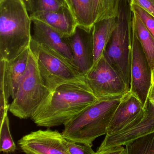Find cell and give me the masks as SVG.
Returning a JSON list of instances; mask_svg holds the SVG:
<instances>
[{
    "mask_svg": "<svg viewBox=\"0 0 154 154\" xmlns=\"http://www.w3.org/2000/svg\"><path fill=\"white\" fill-rule=\"evenodd\" d=\"M120 0H93L94 23L103 20L117 18Z\"/></svg>",
    "mask_w": 154,
    "mask_h": 154,
    "instance_id": "20",
    "label": "cell"
},
{
    "mask_svg": "<svg viewBox=\"0 0 154 154\" xmlns=\"http://www.w3.org/2000/svg\"><path fill=\"white\" fill-rule=\"evenodd\" d=\"M0 123L2 122L9 110V99L11 96L10 85L8 77V61L0 59Z\"/></svg>",
    "mask_w": 154,
    "mask_h": 154,
    "instance_id": "19",
    "label": "cell"
},
{
    "mask_svg": "<svg viewBox=\"0 0 154 154\" xmlns=\"http://www.w3.org/2000/svg\"><path fill=\"white\" fill-rule=\"evenodd\" d=\"M63 8H69L65 0H34L33 12L55 11Z\"/></svg>",
    "mask_w": 154,
    "mask_h": 154,
    "instance_id": "23",
    "label": "cell"
},
{
    "mask_svg": "<svg viewBox=\"0 0 154 154\" xmlns=\"http://www.w3.org/2000/svg\"><path fill=\"white\" fill-rule=\"evenodd\" d=\"M33 24L32 38L36 42L57 53L72 63L73 54L67 37L65 36L46 24L37 20Z\"/></svg>",
    "mask_w": 154,
    "mask_h": 154,
    "instance_id": "12",
    "label": "cell"
},
{
    "mask_svg": "<svg viewBox=\"0 0 154 154\" xmlns=\"http://www.w3.org/2000/svg\"><path fill=\"white\" fill-rule=\"evenodd\" d=\"M144 109V106L138 98L131 92H128L122 97L112 115L106 134L111 135L120 131L134 120Z\"/></svg>",
    "mask_w": 154,
    "mask_h": 154,
    "instance_id": "13",
    "label": "cell"
},
{
    "mask_svg": "<svg viewBox=\"0 0 154 154\" xmlns=\"http://www.w3.org/2000/svg\"><path fill=\"white\" fill-rule=\"evenodd\" d=\"M128 3H129L130 5L131 6L132 3H133V0H128Z\"/></svg>",
    "mask_w": 154,
    "mask_h": 154,
    "instance_id": "31",
    "label": "cell"
},
{
    "mask_svg": "<svg viewBox=\"0 0 154 154\" xmlns=\"http://www.w3.org/2000/svg\"><path fill=\"white\" fill-rule=\"evenodd\" d=\"M132 15L128 0H120L117 25L103 54L129 90L131 83Z\"/></svg>",
    "mask_w": 154,
    "mask_h": 154,
    "instance_id": "4",
    "label": "cell"
},
{
    "mask_svg": "<svg viewBox=\"0 0 154 154\" xmlns=\"http://www.w3.org/2000/svg\"><path fill=\"white\" fill-rule=\"evenodd\" d=\"M29 48L36 58L40 75L49 92L62 84L85 81L71 62L32 38Z\"/></svg>",
    "mask_w": 154,
    "mask_h": 154,
    "instance_id": "6",
    "label": "cell"
},
{
    "mask_svg": "<svg viewBox=\"0 0 154 154\" xmlns=\"http://www.w3.org/2000/svg\"><path fill=\"white\" fill-rule=\"evenodd\" d=\"M152 83H154V68L152 70Z\"/></svg>",
    "mask_w": 154,
    "mask_h": 154,
    "instance_id": "30",
    "label": "cell"
},
{
    "mask_svg": "<svg viewBox=\"0 0 154 154\" xmlns=\"http://www.w3.org/2000/svg\"><path fill=\"white\" fill-rule=\"evenodd\" d=\"M148 97L154 99V83L151 84V87L149 90V94Z\"/></svg>",
    "mask_w": 154,
    "mask_h": 154,
    "instance_id": "29",
    "label": "cell"
},
{
    "mask_svg": "<svg viewBox=\"0 0 154 154\" xmlns=\"http://www.w3.org/2000/svg\"><path fill=\"white\" fill-rule=\"evenodd\" d=\"M132 26L152 70L154 68V37L139 18L134 13L132 15Z\"/></svg>",
    "mask_w": 154,
    "mask_h": 154,
    "instance_id": "18",
    "label": "cell"
},
{
    "mask_svg": "<svg viewBox=\"0 0 154 154\" xmlns=\"http://www.w3.org/2000/svg\"><path fill=\"white\" fill-rule=\"evenodd\" d=\"M101 154H126V149L123 146H116L103 150Z\"/></svg>",
    "mask_w": 154,
    "mask_h": 154,
    "instance_id": "27",
    "label": "cell"
},
{
    "mask_svg": "<svg viewBox=\"0 0 154 154\" xmlns=\"http://www.w3.org/2000/svg\"><path fill=\"white\" fill-rule=\"evenodd\" d=\"M117 22V17L111 18L94 24L92 28L93 65L103 56L104 50L116 28Z\"/></svg>",
    "mask_w": 154,
    "mask_h": 154,
    "instance_id": "15",
    "label": "cell"
},
{
    "mask_svg": "<svg viewBox=\"0 0 154 154\" xmlns=\"http://www.w3.org/2000/svg\"><path fill=\"white\" fill-rule=\"evenodd\" d=\"M66 146L68 154H96L92 146L66 139Z\"/></svg>",
    "mask_w": 154,
    "mask_h": 154,
    "instance_id": "25",
    "label": "cell"
},
{
    "mask_svg": "<svg viewBox=\"0 0 154 154\" xmlns=\"http://www.w3.org/2000/svg\"><path fill=\"white\" fill-rule=\"evenodd\" d=\"M16 149V144L11 133L9 119L7 115L1 122L0 151L9 154L15 152Z\"/></svg>",
    "mask_w": 154,
    "mask_h": 154,
    "instance_id": "22",
    "label": "cell"
},
{
    "mask_svg": "<svg viewBox=\"0 0 154 154\" xmlns=\"http://www.w3.org/2000/svg\"><path fill=\"white\" fill-rule=\"evenodd\" d=\"M49 93L40 75L36 58L30 50L26 72L9 111L20 119L30 118Z\"/></svg>",
    "mask_w": 154,
    "mask_h": 154,
    "instance_id": "5",
    "label": "cell"
},
{
    "mask_svg": "<svg viewBox=\"0 0 154 154\" xmlns=\"http://www.w3.org/2000/svg\"><path fill=\"white\" fill-rule=\"evenodd\" d=\"M67 38L72 52V64L85 76L93 65L92 29L77 26L73 34Z\"/></svg>",
    "mask_w": 154,
    "mask_h": 154,
    "instance_id": "11",
    "label": "cell"
},
{
    "mask_svg": "<svg viewBox=\"0 0 154 154\" xmlns=\"http://www.w3.org/2000/svg\"><path fill=\"white\" fill-rule=\"evenodd\" d=\"M22 0H0V59L11 61L29 47L32 20Z\"/></svg>",
    "mask_w": 154,
    "mask_h": 154,
    "instance_id": "2",
    "label": "cell"
},
{
    "mask_svg": "<svg viewBox=\"0 0 154 154\" xmlns=\"http://www.w3.org/2000/svg\"><path fill=\"white\" fill-rule=\"evenodd\" d=\"M27 9L28 11L32 13L34 11V0H26Z\"/></svg>",
    "mask_w": 154,
    "mask_h": 154,
    "instance_id": "28",
    "label": "cell"
},
{
    "mask_svg": "<svg viewBox=\"0 0 154 154\" xmlns=\"http://www.w3.org/2000/svg\"><path fill=\"white\" fill-rule=\"evenodd\" d=\"M131 7L133 13L139 18L146 28L154 37V17L136 4H132Z\"/></svg>",
    "mask_w": 154,
    "mask_h": 154,
    "instance_id": "24",
    "label": "cell"
},
{
    "mask_svg": "<svg viewBox=\"0 0 154 154\" xmlns=\"http://www.w3.org/2000/svg\"><path fill=\"white\" fill-rule=\"evenodd\" d=\"M85 77L88 86L98 99L123 95L130 91L122 78L103 55Z\"/></svg>",
    "mask_w": 154,
    "mask_h": 154,
    "instance_id": "7",
    "label": "cell"
},
{
    "mask_svg": "<svg viewBox=\"0 0 154 154\" xmlns=\"http://www.w3.org/2000/svg\"><path fill=\"white\" fill-rule=\"evenodd\" d=\"M123 95L98 98L64 125L63 136L68 140L92 146L96 138L107 134Z\"/></svg>",
    "mask_w": 154,
    "mask_h": 154,
    "instance_id": "3",
    "label": "cell"
},
{
    "mask_svg": "<svg viewBox=\"0 0 154 154\" xmlns=\"http://www.w3.org/2000/svg\"><path fill=\"white\" fill-rule=\"evenodd\" d=\"M66 139L57 130L48 129L31 131L18 141L20 148L29 154H68Z\"/></svg>",
    "mask_w": 154,
    "mask_h": 154,
    "instance_id": "10",
    "label": "cell"
},
{
    "mask_svg": "<svg viewBox=\"0 0 154 154\" xmlns=\"http://www.w3.org/2000/svg\"><path fill=\"white\" fill-rule=\"evenodd\" d=\"M22 1L24 2V3H25V5H26V7L27 8V1L26 0H22Z\"/></svg>",
    "mask_w": 154,
    "mask_h": 154,
    "instance_id": "32",
    "label": "cell"
},
{
    "mask_svg": "<svg viewBox=\"0 0 154 154\" xmlns=\"http://www.w3.org/2000/svg\"><path fill=\"white\" fill-rule=\"evenodd\" d=\"M65 1L66 2V4H67V5H68V7H69V1H68V0H65Z\"/></svg>",
    "mask_w": 154,
    "mask_h": 154,
    "instance_id": "33",
    "label": "cell"
},
{
    "mask_svg": "<svg viewBox=\"0 0 154 154\" xmlns=\"http://www.w3.org/2000/svg\"><path fill=\"white\" fill-rule=\"evenodd\" d=\"M131 76L130 91L138 98L144 107L152 84V71L132 26Z\"/></svg>",
    "mask_w": 154,
    "mask_h": 154,
    "instance_id": "9",
    "label": "cell"
},
{
    "mask_svg": "<svg viewBox=\"0 0 154 154\" xmlns=\"http://www.w3.org/2000/svg\"><path fill=\"white\" fill-rule=\"evenodd\" d=\"M132 4L139 6L154 17V0H133Z\"/></svg>",
    "mask_w": 154,
    "mask_h": 154,
    "instance_id": "26",
    "label": "cell"
},
{
    "mask_svg": "<svg viewBox=\"0 0 154 154\" xmlns=\"http://www.w3.org/2000/svg\"><path fill=\"white\" fill-rule=\"evenodd\" d=\"M125 149L126 154H154V132L135 140Z\"/></svg>",
    "mask_w": 154,
    "mask_h": 154,
    "instance_id": "21",
    "label": "cell"
},
{
    "mask_svg": "<svg viewBox=\"0 0 154 154\" xmlns=\"http://www.w3.org/2000/svg\"><path fill=\"white\" fill-rule=\"evenodd\" d=\"M69 8L77 26L86 29H92L94 21L93 0H68Z\"/></svg>",
    "mask_w": 154,
    "mask_h": 154,
    "instance_id": "17",
    "label": "cell"
},
{
    "mask_svg": "<svg viewBox=\"0 0 154 154\" xmlns=\"http://www.w3.org/2000/svg\"><path fill=\"white\" fill-rule=\"evenodd\" d=\"M29 52V48L15 59L8 61V77L12 99L15 98L19 85L26 72Z\"/></svg>",
    "mask_w": 154,
    "mask_h": 154,
    "instance_id": "16",
    "label": "cell"
},
{
    "mask_svg": "<svg viewBox=\"0 0 154 154\" xmlns=\"http://www.w3.org/2000/svg\"><path fill=\"white\" fill-rule=\"evenodd\" d=\"M97 99L85 81L62 84L49 93L30 119L39 127L64 125Z\"/></svg>",
    "mask_w": 154,
    "mask_h": 154,
    "instance_id": "1",
    "label": "cell"
},
{
    "mask_svg": "<svg viewBox=\"0 0 154 154\" xmlns=\"http://www.w3.org/2000/svg\"><path fill=\"white\" fill-rule=\"evenodd\" d=\"M31 20H37L47 25L66 37L73 34L77 24L68 8L55 11L35 12L30 13Z\"/></svg>",
    "mask_w": 154,
    "mask_h": 154,
    "instance_id": "14",
    "label": "cell"
},
{
    "mask_svg": "<svg viewBox=\"0 0 154 154\" xmlns=\"http://www.w3.org/2000/svg\"><path fill=\"white\" fill-rule=\"evenodd\" d=\"M154 132V99L148 97L143 111L120 131L105 135L96 154L116 146L128 145L137 138Z\"/></svg>",
    "mask_w": 154,
    "mask_h": 154,
    "instance_id": "8",
    "label": "cell"
}]
</instances>
